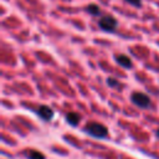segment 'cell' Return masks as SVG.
<instances>
[{
  "mask_svg": "<svg viewBox=\"0 0 159 159\" xmlns=\"http://www.w3.org/2000/svg\"><path fill=\"white\" fill-rule=\"evenodd\" d=\"M155 135L159 138V129H157V130H155Z\"/></svg>",
  "mask_w": 159,
  "mask_h": 159,
  "instance_id": "obj_11",
  "label": "cell"
},
{
  "mask_svg": "<svg viewBox=\"0 0 159 159\" xmlns=\"http://www.w3.org/2000/svg\"><path fill=\"white\" fill-rule=\"evenodd\" d=\"M125 1H128V2L132 4L133 6H139V5L142 4V0H125Z\"/></svg>",
  "mask_w": 159,
  "mask_h": 159,
  "instance_id": "obj_10",
  "label": "cell"
},
{
  "mask_svg": "<svg viewBox=\"0 0 159 159\" xmlns=\"http://www.w3.org/2000/svg\"><path fill=\"white\" fill-rule=\"evenodd\" d=\"M26 157L27 159H46L45 154L39 152V150H35V149H30L26 152Z\"/></svg>",
  "mask_w": 159,
  "mask_h": 159,
  "instance_id": "obj_7",
  "label": "cell"
},
{
  "mask_svg": "<svg viewBox=\"0 0 159 159\" xmlns=\"http://www.w3.org/2000/svg\"><path fill=\"white\" fill-rule=\"evenodd\" d=\"M80 120H81V117H80V114L76 113V112H68V113L66 114V122H67L70 125H72V127L78 125Z\"/></svg>",
  "mask_w": 159,
  "mask_h": 159,
  "instance_id": "obj_6",
  "label": "cell"
},
{
  "mask_svg": "<svg viewBox=\"0 0 159 159\" xmlns=\"http://www.w3.org/2000/svg\"><path fill=\"white\" fill-rule=\"evenodd\" d=\"M84 132L89 134L91 137H94L98 139L106 138L108 135V128L104 124L98 123V122H88L84 125Z\"/></svg>",
  "mask_w": 159,
  "mask_h": 159,
  "instance_id": "obj_1",
  "label": "cell"
},
{
  "mask_svg": "<svg viewBox=\"0 0 159 159\" xmlns=\"http://www.w3.org/2000/svg\"><path fill=\"white\" fill-rule=\"evenodd\" d=\"M130 101L139 108H148L152 103L149 96L143 92H133L130 96Z\"/></svg>",
  "mask_w": 159,
  "mask_h": 159,
  "instance_id": "obj_2",
  "label": "cell"
},
{
  "mask_svg": "<svg viewBox=\"0 0 159 159\" xmlns=\"http://www.w3.org/2000/svg\"><path fill=\"white\" fill-rule=\"evenodd\" d=\"M117 25H118L117 20H116L113 16H111V15H104V16H102V17L99 19V21H98V26H99L103 31H107V32H113V31L116 30Z\"/></svg>",
  "mask_w": 159,
  "mask_h": 159,
  "instance_id": "obj_3",
  "label": "cell"
},
{
  "mask_svg": "<svg viewBox=\"0 0 159 159\" xmlns=\"http://www.w3.org/2000/svg\"><path fill=\"white\" fill-rule=\"evenodd\" d=\"M106 82H107V84H108L109 87H112V88H116V87H118V86H119L118 80H116V78H113V77H108Z\"/></svg>",
  "mask_w": 159,
  "mask_h": 159,
  "instance_id": "obj_9",
  "label": "cell"
},
{
  "mask_svg": "<svg viewBox=\"0 0 159 159\" xmlns=\"http://www.w3.org/2000/svg\"><path fill=\"white\" fill-rule=\"evenodd\" d=\"M37 114L40 116V118H42L45 122H48L53 118L55 113H53V109L50 107V106H46V104H41L39 108H37Z\"/></svg>",
  "mask_w": 159,
  "mask_h": 159,
  "instance_id": "obj_4",
  "label": "cell"
},
{
  "mask_svg": "<svg viewBox=\"0 0 159 159\" xmlns=\"http://www.w3.org/2000/svg\"><path fill=\"white\" fill-rule=\"evenodd\" d=\"M87 11H88L91 15H93V16H97V15H99V14H101V10H99V7H98L97 5H94V4H91V5H88V7H87Z\"/></svg>",
  "mask_w": 159,
  "mask_h": 159,
  "instance_id": "obj_8",
  "label": "cell"
},
{
  "mask_svg": "<svg viewBox=\"0 0 159 159\" xmlns=\"http://www.w3.org/2000/svg\"><path fill=\"white\" fill-rule=\"evenodd\" d=\"M116 60H117L118 65H120L124 68H132V66H133V62H132L130 57H128L127 55H118L116 57Z\"/></svg>",
  "mask_w": 159,
  "mask_h": 159,
  "instance_id": "obj_5",
  "label": "cell"
}]
</instances>
